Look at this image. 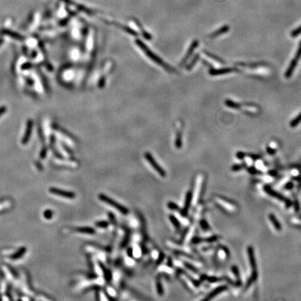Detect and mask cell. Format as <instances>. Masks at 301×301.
Instances as JSON below:
<instances>
[{
  "label": "cell",
  "instance_id": "obj_1",
  "mask_svg": "<svg viewBox=\"0 0 301 301\" xmlns=\"http://www.w3.org/2000/svg\"><path fill=\"white\" fill-rule=\"evenodd\" d=\"M136 43H137V46H138L141 48V49L143 50L144 53H145L146 55H147L151 60L154 61L155 63L158 64V65H160L161 66L163 67V69H165V70L169 71V72H170V73H175L176 72V70L174 69L173 67H172L171 66L169 65L168 64L165 63L164 61L162 60L161 58H160L158 55H156V54H154V53H153V52L151 51V50L149 49V48H148L147 46H146V45H144V43L142 42V41H141L140 40H139V39L136 40Z\"/></svg>",
  "mask_w": 301,
  "mask_h": 301
},
{
  "label": "cell",
  "instance_id": "obj_2",
  "mask_svg": "<svg viewBox=\"0 0 301 301\" xmlns=\"http://www.w3.org/2000/svg\"><path fill=\"white\" fill-rule=\"evenodd\" d=\"M98 198L99 199L101 200L102 202L107 203V204L111 206V207H112V208L119 210L120 213L123 214V215H127V214L128 213V210L127 209L126 207H124L121 204H120V203L116 202L114 199L109 198V197L106 196L103 194H100L98 195Z\"/></svg>",
  "mask_w": 301,
  "mask_h": 301
},
{
  "label": "cell",
  "instance_id": "obj_3",
  "mask_svg": "<svg viewBox=\"0 0 301 301\" xmlns=\"http://www.w3.org/2000/svg\"><path fill=\"white\" fill-rule=\"evenodd\" d=\"M300 57H301V41L300 42V44H299V46H298V48L296 54L295 55V57H294L293 60H291L288 69H286V73H285V77H286V78H290L291 77V75H293V72H294V70H295V69L297 66L298 63V60H300Z\"/></svg>",
  "mask_w": 301,
  "mask_h": 301
},
{
  "label": "cell",
  "instance_id": "obj_4",
  "mask_svg": "<svg viewBox=\"0 0 301 301\" xmlns=\"http://www.w3.org/2000/svg\"><path fill=\"white\" fill-rule=\"evenodd\" d=\"M144 157H145L146 159L147 160V161L149 162V164H150L151 166L153 167V168H154V170L158 172V174L161 176H163V177L165 176L166 173H165V170H163V169L158 164L157 162L155 161L154 157H153V156L150 154V153H148V152L146 153V154H144Z\"/></svg>",
  "mask_w": 301,
  "mask_h": 301
},
{
  "label": "cell",
  "instance_id": "obj_5",
  "mask_svg": "<svg viewBox=\"0 0 301 301\" xmlns=\"http://www.w3.org/2000/svg\"><path fill=\"white\" fill-rule=\"evenodd\" d=\"M50 192L52 194H55V195L62 197L64 198H67V199H74L75 194L74 192H69V191H65V190H62L55 188H50Z\"/></svg>",
  "mask_w": 301,
  "mask_h": 301
},
{
  "label": "cell",
  "instance_id": "obj_6",
  "mask_svg": "<svg viewBox=\"0 0 301 301\" xmlns=\"http://www.w3.org/2000/svg\"><path fill=\"white\" fill-rule=\"evenodd\" d=\"M198 45H199V41H197V40H194V41L192 42V44H191L190 47L189 48V49H188V50L187 53H186L185 57H183V59L182 60L181 62V64H180L181 66L185 63L186 61L188 60L189 57L191 56V55H192L193 52H194V50L195 49V48H197Z\"/></svg>",
  "mask_w": 301,
  "mask_h": 301
},
{
  "label": "cell",
  "instance_id": "obj_7",
  "mask_svg": "<svg viewBox=\"0 0 301 301\" xmlns=\"http://www.w3.org/2000/svg\"><path fill=\"white\" fill-rule=\"evenodd\" d=\"M235 71L234 69H211L209 71V74L210 75H224L231 73Z\"/></svg>",
  "mask_w": 301,
  "mask_h": 301
},
{
  "label": "cell",
  "instance_id": "obj_8",
  "mask_svg": "<svg viewBox=\"0 0 301 301\" xmlns=\"http://www.w3.org/2000/svg\"><path fill=\"white\" fill-rule=\"evenodd\" d=\"M32 121H29V123H27V129H26V131H25V135H24L23 138H22V142L24 144H27V142H28L29 138H30L31 133H32Z\"/></svg>",
  "mask_w": 301,
  "mask_h": 301
},
{
  "label": "cell",
  "instance_id": "obj_9",
  "mask_svg": "<svg viewBox=\"0 0 301 301\" xmlns=\"http://www.w3.org/2000/svg\"><path fill=\"white\" fill-rule=\"evenodd\" d=\"M192 193H191L190 192H188L187 194H186L185 202V205H184V208H183V209L182 210V214L183 215H185L188 213V210L190 205L191 201H192Z\"/></svg>",
  "mask_w": 301,
  "mask_h": 301
},
{
  "label": "cell",
  "instance_id": "obj_10",
  "mask_svg": "<svg viewBox=\"0 0 301 301\" xmlns=\"http://www.w3.org/2000/svg\"><path fill=\"white\" fill-rule=\"evenodd\" d=\"M229 30V26H227V25L223 26V27H221L220 29H217V30L215 31V32H213V34L210 35V38H212V39L216 38V37H217V36H220V35H222V34H224V33L227 32Z\"/></svg>",
  "mask_w": 301,
  "mask_h": 301
},
{
  "label": "cell",
  "instance_id": "obj_11",
  "mask_svg": "<svg viewBox=\"0 0 301 301\" xmlns=\"http://www.w3.org/2000/svg\"><path fill=\"white\" fill-rule=\"evenodd\" d=\"M113 25H114L115 26H116V27H119L121 28V29H123V31H125V32L128 33V34H131V35L133 36H136L138 35L137 34V33L135 32V31H134L133 29H132L131 28H130V27H127V26H125V25H120V24H118V23H114V22H113Z\"/></svg>",
  "mask_w": 301,
  "mask_h": 301
},
{
  "label": "cell",
  "instance_id": "obj_12",
  "mask_svg": "<svg viewBox=\"0 0 301 301\" xmlns=\"http://www.w3.org/2000/svg\"><path fill=\"white\" fill-rule=\"evenodd\" d=\"M26 249L25 248H21L20 250H19L18 252H15L13 255H11V257H9V258L13 260H16V259H20V257H22L24 255V254L25 253Z\"/></svg>",
  "mask_w": 301,
  "mask_h": 301
},
{
  "label": "cell",
  "instance_id": "obj_13",
  "mask_svg": "<svg viewBox=\"0 0 301 301\" xmlns=\"http://www.w3.org/2000/svg\"><path fill=\"white\" fill-rule=\"evenodd\" d=\"M1 32H2V33H4V34H6V35L11 36L12 38H13V39H18V40H22V36L19 35V34H16V33H15V32H11V31H10V30H8V29H3Z\"/></svg>",
  "mask_w": 301,
  "mask_h": 301
},
{
  "label": "cell",
  "instance_id": "obj_14",
  "mask_svg": "<svg viewBox=\"0 0 301 301\" xmlns=\"http://www.w3.org/2000/svg\"><path fill=\"white\" fill-rule=\"evenodd\" d=\"M78 232L82 233V234H93L95 233V230L91 227H80L76 229Z\"/></svg>",
  "mask_w": 301,
  "mask_h": 301
},
{
  "label": "cell",
  "instance_id": "obj_15",
  "mask_svg": "<svg viewBox=\"0 0 301 301\" xmlns=\"http://www.w3.org/2000/svg\"><path fill=\"white\" fill-rule=\"evenodd\" d=\"M225 104L227 107H230V108H232V109H239L240 107H241L240 104H238V102L232 101L231 100H226Z\"/></svg>",
  "mask_w": 301,
  "mask_h": 301
},
{
  "label": "cell",
  "instance_id": "obj_16",
  "mask_svg": "<svg viewBox=\"0 0 301 301\" xmlns=\"http://www.w3.org/2000/svg\"><path fill=\"white\" fill-rule=\"evenodd\" d=\"M300 123H301V113H300V114H299L295 118V119H293L291 121L290 126L291 127V128H295V127L298 126Z\"/></svg>",
  "mask_w": 301,
  "mask_h": 301
},
{
  "label": "cell",
  "instance_id": "obj_17",
  "mask_svg": "<svg viewBox=\"0 0 301 301\" xmlns=\"http://www.w3.org/2000/svg\"><path fill=\"white\" fill-rule=\"evenodd\" d=\"M181 133H182L181 130L179 131L178 133H177L176 138V142H175L176 147L179 148V149H180V148L181 147V145H182V140H181L182 134Z\"/></svg>",
  "mask_w": 301,
  "mask_h": 301
},
{
  "label": "cell",
  "instance_id": "obj_18",
  "mask_svg": "<svg viewBox=\"0 0 301 301\" xmlns=\"http://www.w3.org/2000/svg\"><path fill=\"white\" fill-rule=\"evenodd\" d=\"M224 286H221V287H219V288L216 289L214 291L211 292V293H210L209 295H208V298H206V300H210V299H211L212 298H213L214 296H215V295H217V294L220 293V292H222V291H224Z\"/></svg>",
  "mask_w": 301,
  "mask_h": 301
},
{
  "label": "cell",
  "instance_id": "obj_19",
  "mask_svg": "<svg viewBox=\"0 0 301 301\" xmlns=\"http://www.w3.org/2000/svg\"><path fill=\"white\" fill-rule=\"evenodd\" d=\"M244 107L248 109L249 112H257L258 110V107L257 106L251 103H245Z\"/></svg>",
  "mask_w": 301,
  "mask_h": 301
},
{
  "label": "cell",
  "instance_id": "obj_20",
  "mask_svg": "<svg viewBox=\"0 0 301 301\" xmlns=\"http://www.w3.org/2000/svg\"><path fill=\"white\" fill-rule=\"evenodd\" d=\"M135 20V22H136V24L137 25V26H138V27H140V29H141V31H142L143 36L146 38V39H147L148 40H150V39H151V36L149 34V33H147V32H146V31H144V29H142V25H141V24L140 23V22H139L138 20Z\"/></svg>",
  "mask_w": 301,
  "mask_h": 301
},
{
  "label": "cell",
  "instance_id": "obj_21",
  "mask_svg": "<svg viewBox=\"0 0 301 301\" xmlns=\"http://www.w3.org/2000/svg\"><path fill=\"white\" fill-rule=\"evenodd\" d=\"M170 220H171L172 224L174 226L175 228H176L177 229H178V228L179 229L180 224H179V221L178 219H177L176 217H175L174 216H173V215H170Z\"/></svg>",
  "mask_w": 301,
  "mask_h": 301
},
{
  "label": "cell",
  "instance_id": "obj_22",
  "mask_svg": "<svg viewBox=\"0 0 301 301\" xmlns=\"http://www.w3.org/2000/svg\"><path fill=\"white\" fill-rule=\"evenodd\" d=\"M53 213L51 210H46V211H44V213H43V216H44V218L48 219V220L51 219L52 217H53Z\"/></svg>",
  "mask_w": 301,
  "mask_h": 301
},
{
  "label": "cell",
  "instance_id": "obj_23",
  "mask_svg": "<svg viewBox=\"0 0 301 301\" xmlns=\"http://www.w3.org/2000/svg\"><path fill=\"white\" fill-rule=\"evenodd\" d=\"M300 34H301V26L298 27L297 29H294L293 32H291V36L294 38L297 37V36L300 35Z\"/></svg>",
  "mask_w": 301,
  "mask_h": 301
},
{
  "label": "cell",
  "instance_id": "obj_24",
  "mask_svg": "<svg viewBox=\"0 0 301 301\" xmlns=\"http://www.w3.org/2000/svg\"><path fill=\"white\" fill-rule=\"evenodd\" d=\"M167 206L169 208H170L171 210H177L179 209V206H177L176 204L174 202H169L168 204H167Z\"/></svg>",
  "mask_w": 301,
  "mask_h": 301
},
{
  "label": "cell",
  "instance_id": "obj_25",
  "mask_svg": "<svg viewBox=\"0 0 301 301\" xmlns=\"http://www.w3.org/2000/svg\"><path fill=\"white\" fill-rule=\"evenodd\" d=\"M95 225L98 227L100 228H105L108 226V222H105V221H102V222H96Z\"/></svg>",
  "mask_w": 301,
  "mask_h": 301
},
{
  "label": "cell",
  "instance_id": "obj_26",
  "mask_svg": "<svg viewBox=\"0 0 301 301\" xmlns=\"http://www.w3.org/2000/svg\"><path fill=\"white\" fill-rule=\"evenodd\" d=\"M199 55H197L195 57H194V59H193V60L192 61V62H191V63L188 66V67H187V69H188V70H190V69H192L193 66L194 65V64H195L196 62H197V61L198 60V59H199Z\"/></svg>",
  "mask_w": 301,
  "mask_h": 301
},
{
  "label": "cell",
  "instance_id": "obj_27",
  "mask_svg": "<svg viewBox=\"0 0 301 301\" xmlns=\"http://www.w3.org/2000/svg\"><path fill=\"white\" fill-rule=\"evenodd\" d=\"M10 205H11L10 201H6V202L0 203V210L5 209V208H7L8 207H9Z\"/></svg>",
  "mask_w": 301,
  "mask_h": 301
},
{
  "label": "cell",
  "instance_id": "obj_28",
  "mask_svg": "<svg viewBox=\"0 0 301 301\" xmlns=\"http://www.w3.org/2000/svg\"><path fill=\"white\" fill-rule=\"evenodd\" d=\"M157 289H158V293L161 294L163 293V286H162V284H161V282H157Z\"/></svg>",
  "mask_w": 301,
  "mask_h": 301
},
{
  "label": "cell",
  "instance_id": "obj_29",
  "mask_svg": "<svg viewBox=\"0 0 301 301\" xmlns=\"http://www.w3.org/2000/svg\"><path fill=\"white\" fill-rule=\"evenodd\" d=\"M271 220H272V222H273V223L275 224V225L276 228H278V227H279V228H280V224H278V223H277V221H276V220H275V217H274V216H273V215H271Z\"/></svg>",
  "mask_w": 301,
  "mask_h": 301
},
{
  "label": "cell",
  "instance_id": "obj_30",
  "mask_svg": "<svg viewBox=\"0 0 301 301\" xmlns=\"http://www.w3.org/2000/svg\"><path fill=\"white\" fill-rule=\"evenodd\" d=\"M6 107L3 106V107H0V116L2 115L3 114H4V113L6 112Z\"/></svg>",
  "mask_w": 301,
  "mask_h": 301
},
{
  "label": "cell",
  "instance_id": "obj_31",
  "mask_svg": "<svg viewBox=\"0 0 301 301\" xmlns=\"http://www.w3.org/2000/svg\"><path fill=\"white\" fill-rule=\"evenodd\" d=\"M61 1H64V2L67 3L68 4H74V2L72 1V0H61Z\"/></svg>",
  "mask_w": 301,
  "mask_h": 301
},
{
  "label": "cell",
  "instance_id": "obj_32",
  "mask_svg": "<svg viewBox=\"0 0 301 301\" xmlns=\"http://www.w3.org/2000/svg\"><path fill=\"white\" fill-rule=\"evenodd\" d=\"M2 42H3V41H2V40H1V39H0V46H1V43H2Z\"/></svg>",
  "mask_w": 301,
  "mask_h": 301
}]
</instances>
